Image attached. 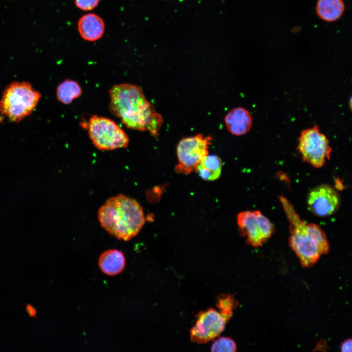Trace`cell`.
Instances as JSON below:
<instances>
[{"instance_id": "4", "label": "cell", "mask_w": 352, "mask_h": 352, "mask_svg": "<svg viewBox=\"0 0 352 352\" xmlns=\"http://www.w3.org/2000/svg\"><path fill=\"white\" fill-rule=\"evenodd\" d=\"M42 97L28 82L15 81L4 89L0 99V113L18 123L30 115Z\"/></svg>"}, {"instance_id": "18", "label": "cell", "mask_w": 352, "mask_h": 352, "mask_svg": "<svg viewBox=\"0 0 352 352\" xmlns=\"http://www.w3.org/2000/svg\"><path fill=\"white\" fill-rule=\"evenodd\" d=\"M237 350L235 341L230 338L221 337L214 342L211 347V352H234Z\"/></svg>"}, {"instance_id": "20", "label": "cell", "mask_w": 352, "mask_h": 352, "mask_svg": "<svg viewBox=\"0 0 352 352\" xmlns=\"http://www.w3.org/2000/svg\"><path fill=\"white\" fill-rule=\"evenodd\" d=\"M352 350V340L349 338L345 340L341 346V352H351Z\"/></svg>"}, {"instance_id": "17", "label": "cell", "mask_w": 352, "mask_h": 352, "mask_svg": "<svg viewBox=\"0 0 352 352\" xmlns=\"http://www.w3.org/2000/svg\"><path fill=\"white\" fill-rule=\"evenodd\" d=\"M216 305L219 311L230 320L233 316V310L238 305V302L232 295L223 294L218 297Z\"/></svg>"}, {"instance_id": "13", "label": "cell", "mask_w": 352, "mask_h": 352, "mask_svg": "<svg viewBox=\"0 0 352 352\" xmlns=\"http://www.w3.org/2000/svg\"><path fill=\"white\" fill-rule=\"evenodd\" d=\"M126 265L123 253L117 249H109L99 256L98 265L101 270L109 276H115L121 273Z\"/></svg>"}, {"instance_id": "10", "label": "cell", "mask_w": 352, "mask_h": 352, "mask_svg": "<svg viewBox=\"0 0 352 352\" xmlns=\"http://www.w3.org/2000/svg\"><path fill=\"white\" fill-rule=\"evenodd\" d=\"M307 204L309 210L315 215L329 216L335 213L339 208V195L330 185H320L309 192Z\"/></svg>"}, {"instance_id": "15", "label": "cell", "mask_w": 352, "mask_h": 352, "mask_svg": "<svg viewBox=\"0 0 352 352\" xmlns=\"http://www.w3.org/2000/svg\"><path fill=\"white\" fill-rule=\"evenodd\" d=\"M222 165L221 160L218 156L207 154L198 165L197 172L203 180H215L220 175Z\"/></svg>"}, {"instance_id": "6", "label": "cell", "mask_w": 352, "mask_h": 352, "mask_svg": "<svg viewBox=\"0 0 352 352\" xmlns=\"http://www.w3.org/2000/svg\"><path fill=\"white\" fill-rule=\"evenodd\" d=\"M212 141V136L200 133L181 139L176 147L178 163L175 167L176 172L184 175L197 172L198 165L208 154Z\"/></svg>"}, {"instance_id": "21", "label": "cell", "mask_w": 352, "mask_h": 352, "mask_svg": "<svg viewBox=\"0 0 352 352\" xmlns=\"http://www.w3.org/2000/svg\"><path fill=\"white\" fill-rule=\"evenodd\" d=\"M26 310L28 314L32 317L35 316L36 314V309L30 305H28L26 306Z\"/></svg>"}, {"instance_id": "8", "label": "cell", "mask_w": 352, "mask_h": 352, "mask_svg": "<svg viewBox=\"0 0 352 352\" xmlns=\"http://www.w3.org/2000/svg\"><path fill=\"white\" fill-rule=\"evenodd\" d=\"M237 220L247 243L255 247L262 246L274 231L272 222L258 210L241 212L238 215Z\"/></svg>"}, {"instance_id": "5", "label": "cell", "mask_w": 352, "mask_h": 352, "mask_svg": "<svg viewBox=\"0 0 352 352\" xmlns=\"http://www.w3.org/2000/svg\"><path fill=\"white\" fill-rule=\"evenodd\" d=\"M88 134L93 144L102 151L126 148L129 138L124 130L113 120L93 115L87 124Z\"/></svg>"}, {"instance_id": "2", "label": "cell", "mask_w": 352, "mask_h": 352, "mask_svg": "<svg viewBox=\"0 0 352 352\" xmlns=\"http://www.w3.org/2000/svg\"><path fill=\"white\" fill-rule=\"evenodd\" d=\"M289 223V244L301 265L309 268L330 250L329 243L322 228L317 224L303 220L293 205L284 196L279 197Z\"/></svg>"}, {"instance_id": "19", "label": "cell", "mask_w": 352, "mask_h": 352, "mask_svg": "<svg viewBox=\"0 0 352 352\" xmlns=\"http://www.w3.org/2000/svg\"><path fill=\"white\" fill-rule=\"evenodd\" d=\"M100 0H75L77 8L86 11H91L98 5Z\"/></svg>"}, {"instance_id": "9", "label": "cell", "mask_w": 352, "mask_h": 352, "mask_svg": "<svg viewBox=\"0 0 352 352\" xmlns=\"http://www.w3.org/2000/svg\"><path fill=\"white\" fill-rule=\"evenodd\" d=\"M229 320L213 308L199 312L196 324L190 330L191 341L203 344L213 340L224 330Z\"/></svg>"}, {"instance_id": "3", "label": "cell", "mask_w": 352, "mask_h": 352, "mask_svg": "<svg viewBox=\"0 0 352 352\" xmlns=\"http://www.w3.org/2000/svg\"><path fill=\"white\" fill-rule=\"evenodd\" d=\"M98 217L102 227L110 235L124 241L136 236L145 221L139 203L123 194L107 199L99 209Z\"/></svg>"}, {"instance_id": "12", "label": "cell", "mask_w": 352, "mask_h": 352, "mask_svg": "<svg viewBox=\"0 0 352 352\" xmlns=\"http://www.w3.org/2000/svg\"><path fill=\"white\" fill-rule=\"evenodd\" d=\"M77 27L81 37L88 42H95L101 39L105 30L103 20L94 13L83 15L78 21Z\"/></svg>"}, {"instance_id": "14", "label": "cell", "mask_w": 352, "mask_h": 352, "mask_svg": "<svg viewBox=\"0 0 352 352\" xmlns=\"http://www.w3.org/2000/svg\"><path fill=\"white\" fill-rule=\"evenodd\" d=\"M316 9L320 19L328 22H332L343 15L345 5L342 0H318Z\"/></svg>"}, {"instance_id": "1", "label": "cell", "mask_w": 352, "mask_h": 352, "mask_svg": "<svg viewBox=\"0 0 352 352\" xmlns=\"http://www.w3.org/2000/svg\"><path fill=\"white\" fill-rule=\"evenodd\" d=\"M109 109L128 128L148 131L157 137L163 118L156 112L139 86L122 83L113 85L109 90Z\"/></svg>"}, {"instance_id": "7", "label": "cell", "mask_w": 352, "mask_h": 352, "mask_svg": "<svg viewBox=\"0 0 352 352\" xmlns=\"http://www.w3.org/2000/svg\"><path fill=\"white\" fill-rule=\"evenodd\" d=\"M297 150L303 161L317 168L322 167L330 159L332 151L328 139L317 125L301 132Z\"/></svg>"}, {"instance_id": "11", "label": "cell", "mask_w": 352, "mask_h": 352, "mask_svg": "<svg viewBox=\"0 0 352 352\" xmlns=\"http://www.w3.org/2000/svg\"><path fill=\"white\" fill-rule=\"evenodd\" d=\"M224 123L231 134L241 136L250 131L252 125V118L248 110L242 107H237L231 110L225 115Z\"/></svg>"}, {"instance_id": "16", "label": "cell", "mask_w": 352, "mask_h": 352, "mask_svg": "<svg viewBox=\"0 0 352 352\" xmlns=\"http://www.w3.org/2000/svg\"><path fill=\"white\" fill-rule=\"evenodd\" d=\"M82 89L79 83L73 80L66 79L61 83L56 89V96L59 102L69 105L79 97Z\"/></svg>"}]
</instances>
